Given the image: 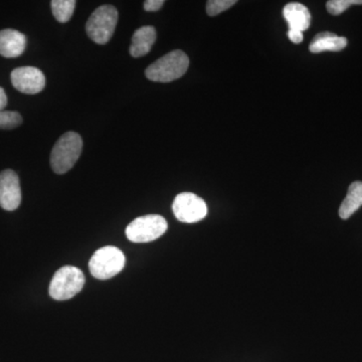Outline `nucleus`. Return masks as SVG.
<instances>
[{"mask_svg": "<svg viewBox=\"0 0 362 362\" xmlns=\"http://www.w3.org/2000/svg\"><path fill=\"white\" fill-rule=\"evenodd\" d=\"M23 123V117L13 111L0 110V129H13Z\"/></svg>", "mask_w": 362, "mask_h": 362, "instance_id": "nucleus-16", "label": "nucleus"}, {"mask_svg": "<svg viewBox=\"0 0 362 362\" xmlns=\"http://www.w3.org/2000/svg\"><path fill=\"white\" fill-rule=\"evenodd\" d=\"M82 137L69 131L54 144L51 153V166L57 175H65L74 168L82 153Z\"/></svg>", "mask_w": 362, "mask_h": 362, "instance_id": "nucleus-1", "label": "nucleus"}, {"mask_svg": "<svg viewBox=\"0 0 362 362\" xmlns=\"http://www.w3.org/2000/svg\"><path fill=\"white\" fill-rule=\"evenodd\" d=\"M77 2L75 0H52L51 7L52 14L59 23H68L73 16Z\"/></svg>", "mask_w": 362, "mask_h": 362, "instance_id": "nucleus-15", "label": "nucleus"}, {"mask_svg": "<svg viewBox=\"0 0 362 362\" xmlns=\"http://www.w3.org/2000/svg\"><path fill=\"white\" fill-rule=\"evenodd\" d=\"M189 59L182 51H173L157 59L145 71L147 78L153 82L169 83L187 73Z\"/></svg>", "mask_w": 362, "mask_h": 362, "instance_id": "nucleus-2", "label": "nucleus"}, {"mask_svg": "<svg viewBox=\"0 0 362 362\" xmlns=\"http://www.w3.org/2000/svg\"><path fill=\"white\" fill-rule=\"evenodd\" d=\"M85 276L80 269L65 266L54 274L49 285V295L57 301H66L82 291Z\"/></svg>", "mask_w": 362, "mask_h": 362, "instance_id": "nucleus-4", "label": "nucleus"}, {"mask_svg": "<svg viewBox=\"0 0 362 362\" xmlns=\"http://www.w3.org/2000/svg\"><path fill=\"white\" fill-rule=\"evenodd\" d=\"M175 218L181 223H194L204 220L207 214L206 202L192 192H182L173 204Z\"/></svg>", "mask_w": 362, "mask_h": 362, "instance_id": "nucleus-7", "label": "nucleus"}, {"mask_svg": "<svg viewBox=\"0 0 362 362\" xmlns=\"http://www.w3.org/2000/svg\"><path fill=\"white\" fill-rule=\"evenodd\" d=\"M288 37L294 44H300L303 40V33L298 32V30H289L288 32Z\"/></svg>", "mask_w": 362, "mask_h": 362, "instance_id": "nucleus-20", "label": "nucleus"}, {"mask_svg": "<svg viewBox=\"0 0 362 362\" xmlns=\"http://www.w3.org/2000/svg\"><path fill=\"white\" fill-rule=\"evenodd\" d=\"M361 206H362V181H354L350 185L346 197L340 206V218L342 220H347Z\"/></svg>", "mask_w": 362, "mask_h": 362, "instance_id": "nucleus-14", "label": "nucleus"}, {"mask_svg": "<svg viewBox=\"0 0 362 362\" xmlns=\"http://www.w3.org/2000/svg\"><path fill=\"white\" fill-rule=\"evenodd\" d=\"M156 40V30L153 26H142L138 28L132 37L130 54L134 58H140L151 51Z\"/></svg>", "mask_w": 362, "mask_h": 362, "instance_id": "nucleus-12", "label": "nucleus"}, {"mask_svg": "<svg viewBox=\"0 0 362 362\" xmlns=\"http://www.w3.org/2000/svg\"><path fill=\"white\" fill-rule=\"evenodd\" d=\"M26 37L18 30H0V56L7 59L18 58L25 52Z\"/></svg>", "mask_w": 362, "mask_h": 362, "instance_id": "nucleus-10", "label": "nucleus"}, {"mask_svg": "<svg viewBox=\"0 0 362 362\" xmlns=\"http://www.w3.org/2000/svg\"><path fill=\"white\" fill-rule=\"evenodd\" d=\"M163 0H146L143 7L148 13H154V11H158L163 6Z\"/></svg>", "mask_w": 362, "mask_h": 362, "instance_id": "nucleus-19", "label": "nucleus"}, {"mask_svg": "<svg viewBox=\"0 0 362 362\" xmlns=\"http://www.w3.org/2000/svg\"><path fill=\"white\" fill-rule=\"evenodd\" d=\"M362 0H330L326 4L328 13L332 16H339L344 13L349 7L361 6Z\"/></svg>", "mask_w": 362, "mask_h": 362, "instance_id": "nucleus-17", "label": "nucleus"}, {"mask_svg": "<svg viewBox=\"0 0 362 362\" xmlns=\"http://www.w3.org/2000/svg\"><path fill=\"white\" fill-rule=\"evenodd\" d=\"M118 16L115 6L98 7L86 23L88 37L98 45H106L115 32Z\"/></svg>", "mask_w": 362, "mask_h": 362, "instance_id": "nucleus-3", "label": "nucleus"}, {"mask_svg": "<svg viewBox=\"0 0 362 362\" xmlns=\"http://www.w3.org/2000/svg\"><path fill=\"white\" fill-rule=\"evenodd\" d=\"M21 202L20 178L11 169L0 173V206L6 211H16Z\"/></svg>", "mask_w": 362, "mask_h": 362, "instance_id": "nucleus-9", "label": "nucleus"}, {"mask_svg": "<svg viewBox=\"0 0 362 362\" xmlns=\"http://www.w3.org/2000/svg\"><path fill=\"white\" fill-rule=\"evenodd\" d=\"M235 4V0H209L206 4V13L209 16H218Z\"/></svg>", "mask_w": 362, "mask_h": 362, "instance_id": "nucleus-18", "label": "nucleus"}, {"mask_svg": "<svg viewBox=\"0 0 362 362\" xmlns=\"http://www.w3.org/2000/svg\"><path fill=\"white\" fill-rule=\"evenodd\" d=\"M283 16L289 25V30L303 33L310 26L311 14L309 9L299 2L286 4Z\"/></svg>", "mask_w": 362, "mask_h": 362, "instance_id": "nucleus-11", "label": "nucleus"}, {"mask_svg": "<svg viewBox=\"0 0 362 362\" xmlns=\"http://www.w3.org/2000/svg\"><path fill=\"white\" fill-rule=\"evenodd\" d=\"M168 228V221L163 216L147 214L131 221L126 228V237L133 243H149L160 238Z\"/></svg>", "mask_w": 362, "mask_h": 362, "instance_id": "nucleus-6", "label": "nucleus"}, {"mask_svg": "<svg viewBox=\"0 0 362 362\" xmlns=\"http://www.w3.org/2000/svg\"><path fill=\"white\" fill-rule=\"evenodd\" d=\"M125 262V256L121 250L107 246L101 247L93 255L89 269L93 277L99 280H108L123 270Z\"/></svg>", "mask_w": 362, "mask_h": 362, "instance_id": "nucleus-5", "label": "nucleus"}, {"mask_svg": "<svg viewBox=\"0 0 362 362\" xmlns=\"http://www.w3.org/2000/svg\"><path fill=\"white\" fill-rule=\"evenodd\" d=\"M11 78L13 87L23 94L35 95L45 89V75L35 66L14 69L11 71Z\"/></svg>", "mask_w": 362, "mask_h": 362, "instance_id": "nucleus-8", "label": "nucleus"}, {"mask_svg": "<svg viewBox=\"0 0 362 362\" xmlns=\"http://www.w3.org/2000/svg\"><path fill=\"white\" fill-rule=\"evenodd\" d=\"M7 106V96L4 88L0 87V110H4Z\"/></svg>", "mask_w": 362, "mask_h": 362, "instance_id": "nucleus-21", "label": "nucleus"}, {"mask_svg": "<svg viewBox=\"0 0 362 362\" xmlns=\"http://www.w3.org/2000/svg\"><path fill=\"white\" fill-rule=\"evenodd\" d=\"M347 40L343 37H338L335 33L324 32L318 33L314 37L309 51L313 54L323 52H340L347 47Z\"/></svg>", "mask_w": 362, "mask_h": 362, "instance_id": "nucleus-13", "label": "nucleus"}]
</instances>
